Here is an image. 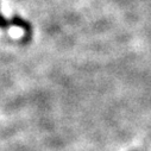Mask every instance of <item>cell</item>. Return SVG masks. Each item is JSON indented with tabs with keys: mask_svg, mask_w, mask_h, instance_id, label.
I'll return each instance as SVG.
<instances>
[{
	"mask_svg": "<svg viewBox=\"0 0 151 151\" xmlns=\"http://www.w3.org/2000/svg\"><path fill=\"white\" fill-rule=\"evenodd\" d=\"M10 23H11V25H14V26L24 30V37L20 41L23 44H26L31 41V38H32V26L30 25V23L27 20H25L22 17L16 14L10 19Z\"/></svg>",
	"mask_w": 151,
	"mask_h": 151,
	"instance_id": "obj_1",
	"label": "cell"
},
{
	"mask_svg": "<svg viewBox=\"0 0 151 151\" xmlns=\"http://www.w3.org/2000/svg\"><path fill=\"white\" fill-rule=\"evenodd\" d=\"M11 23L10 20H7L3 14H0V29H3V30H7L10 27Z\"/></svg>",
	"mask_w": 151,
	"mask_h": 151,
	"instance_id": "obj_2",
	"label": "cell"
}]
</instances>
